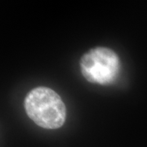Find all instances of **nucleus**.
Here are the masks:
<instances>
[{"label":"nucleus","instance_id":"nucleus-2","mask_svg":"<svg viewBox=\"0 0 147 147\" xmlns=\"http://www.w3.org/2000/svg\"><path fill=\"white\" fill-rule=\"evenodd\" d=\"M81 73L92 84H114L120 73V60L110 48L97 47L86 53L80 61Z\"/></svg>","mask_w":147,"mask_h":147},{"label":"nucleus","instance_id":"nucleus-1","mask_svg":"<svg viewBox=\"0 0 147 147\" xmlns=\"http://www.w3.org/2000/svg\"><path fill=\"white\" fill-rule=\"evenodd\" d=\"M24 106L28 117L38 126L57 129L63 125L66 108L61 96L53 89L38 87L26 96Z\"/></svg>","mask_w":147,"mask_h":147}]
</instances>
